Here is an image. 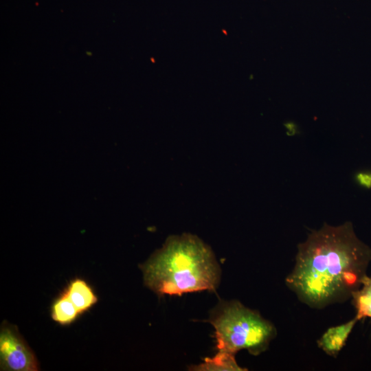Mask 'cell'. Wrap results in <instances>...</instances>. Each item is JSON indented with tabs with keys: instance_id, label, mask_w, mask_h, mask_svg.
Wrapping results in <instances>:
<instances>
[{
	"instance_id": "6da1fadb",
	"label": "cell",
	"mask_w": 371,
	"mask_h": 371,
	"mask_svg": "<svg viewBox=\"0 0 371 371\" xmlns=\"http://www.w3.org/2000/svg\"><path fill=\"white\" fill-rule=\"evenodd\" d=\"M370 261L371 249L357 237L351 223L324 224L298 245L286 283L302 302L323 308L351 297Z\"/></svg>"
},
{
	"instance_id": "7a4b0ae2",
	"label": "cell",
	"mask_w": 371,
	"mask_h": 371,
	"mask_svg": "<svg viewBox=\"0 0 371 371\" xmlns=\"http://www.w3.org/2000/svg\"><path fill=\"white\" fill-rule=\"evenodd\" d=\"M146 287L159 296L214 291L221 268L211 248L196 236H171L139 265Z\"/></svg>"
},
{
	"instance_id": "3957f363",
	"label": "cell",
	"mask_w": 371,
	"mask_h": 371,
	"mask_svg": "<svg viewBox=\"0 0 371 371\" xmlns=\"http://www.w3.org/2000/svg\"><path fill=\"white\" fill-rule=\"evenodd\" d=\"M207 322L214 328L217 350L234 355L246 349L258 355L268 348L276 334L270 322L236 300L219 302Z\"/></svg>"
},
{
	"instance_id": "277c9868",
	"label": "cell",
	"mask_w": 371,
	"mask_h": 371,
	"mask_svg": "<svg viewBox=\"0 0 371 371\" xmlns=\"http://www.w3.org/2000/svg\"><path fill=\"white\" fill-rule=\"evenodd\" d=\"M1 370L37 371L36 357L16 326L4 321L0 328Z\"/></svg>"
},
{
	"instance_id": "5b68a950",
	"label": "cell",
	"mask_w": 371,
	"mask_h": 371,
	"mask_svg": "<svg viewBox=\"0 0 371 371\" xmlns=\"http://www.w3.org/2000/svg\"><path fill=\"white\" fill-rule=\"evenodd\" d=\"M358 321L355 317L346 323L329 328L318 339L317 345L327 355L336 357Z\"/></svg>"
},
{
	"instance_id": "8992f818",
	"label": "cell",
	"mask_w": 371,
	"mask_h": 371,
	"mask_svg": "<svg viewBox=\"0 0 371 371\" xmlns=\"http://www.w3.org/2000/svg\"><path fill=\"white\" fill-rule=\"evenodd\" d=\"M64 291L80 315L89 310L98 302V297L92 287L82 278H75L70 281Z\"/></svg>"
},
{
	"instance_id": "52a82bcc",
	"label": "cell",
	"mask_w": 371,
	"mask_h": 371,
	"mask_svg": "<svg viewBox=\"0 0 371 371\" xmlns=\"http://www.w3.org/2000/svg\"><path fill=\"white\" fill-rule=\"evenodd\" d=\"M190 370L196 371L245 370L237 364L235 355L219 350L214 357L205 358L203 363L192 366Z\"/></svg>"
},
{
	"instance_id": "ba28073f",
	"label": "cell",
	"mask_w": 371,
	"mask_h": 371,
	"mask_svg": "<svg viewBox=\"0 0 371 371\" xmlns=\"http://www.w3.org/2000/svg\"><path fill=\"white\" fill-rule=\"evenodd\" d=\"M80 315L79 311L65 291L54 301L51 306L52 319L62 326L72 324Z\"/></svg>"
},
{
	"instance_id": "9c48e42d",
	"label": "cell",
	"mask_w": 371,
	"mask_h": 371,
	"mask_svg": "<svg viewBox=\"0 0 371 371\" xmlns=\"http://www.w3.org/2000/svg\"><path fill=\"white\" fill-rule=\"evenodd\" d=\"M351 297L357 311L355 317L357 319L371 318V276L365 277L360 288Z\"/></svg>"
},
{
	"instance_id": "30bf717a",
	"label": "cell",
	"mask_w": 371,
	"mask_h": 371,
	"mask_svg": "<svg viewBox=\"0 0 371 371\" xmlns=\"http://www.w3.org/2000/svg\"><path fill=\"white\" fill-rule=\"evenodd\" d=\"M359 183L368 188L371 186V174L369 173H361L357 177Z\"/></svg>"
}]
</instances>
